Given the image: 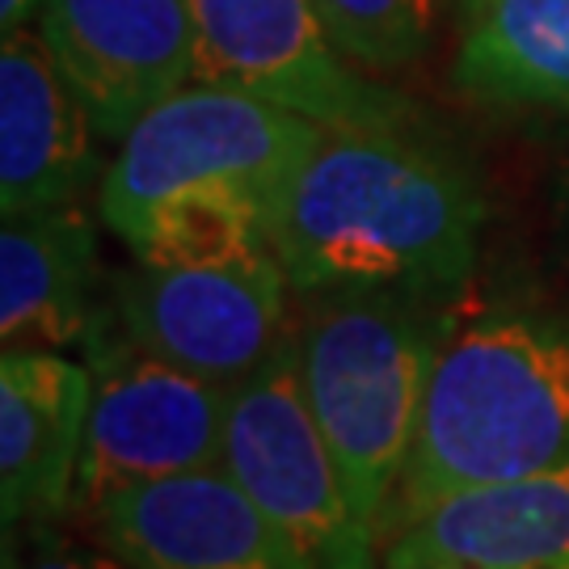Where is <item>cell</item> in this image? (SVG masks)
Returning <instances> with one entry per match:
<instances>
[{
  "label": "cell",
  "instance_id": "obj_20",
  "mask_svg": "<svg viewBox=\"0 0 569 569\" xmlns=\"http://www.w3.org/2000/svg\"><path fill=\"white\" fill-rule=\"evenodd\" d=\"M39 9H42V0H0V26H4V34L21 30Z\"/></svg>",
  "mask_w": 569,
  "mask_h": 569
},
{
  "label": "cell",
  "instance_id": "obj_4",
  "mask_svg": "<svg viewBox=\"0 0 569 569\" xmlns=\"http://www.w3.org/2000/svg\"><path fill=\"white\" fill-rule=\"evenodd\" d=\"M321 136L326 127L296 110L190 81L119 140V157L102 173L98 211L122 241H131L161 199L203 186L241 190L274 211Z\"/></svg>",
  "mask_w": 569,
  "mask_h": 569
},
{
  "label": "cell",
  "instance_id": "obj_7",
  "mask_svg": "<svg viewBox=\"0 0 569 569\" xmlns=\"http://www.w3.org/2000/svg\"><path fill=\"white\" fill-rule=\"evenodd\" d=\"M194 81L321 127H406V102L355 72L312 0H190Z\"/></svg>",
  "mask_w": 569,
  "mask_h": 569
},
{
  "label": "cell",
  "instance_id": "obj_10",
  "mask_svg": "<svg viewBox=\"0 0 569 569\" xmlns=\"http://www.w3.org/2000/svg\"><path fill=\"white\" fill-rule=\"evenodd\" d=\"M93 519L136 569H312L224 468L122 489Z\"/></svg>",
  "mask_w": 569,
  "mask_h": 569
},
{
  "label": "cell",
  "instance_id": "obj_13",
  "mask_svg": "<svg viewBox=\"0 0 569 569\" xmlns=\"http://www.w3.org/2000/svg\"><path fill=\"white\" fill-rule=\"evenodd\" d=\"M569 566V460L507 486L468 489L392 528L385 569Z\"/></svg>",
  "mask_w": 569,
  "mask_h": 569
},
{
  "label": "cell",
  "instance_id": "obj_16",
  "mask_svg": "<svg viewBox=\"0 0 569 569\" xmlns=\"http://www.w3.org/2000/svg\"><path fill=\"white\" fill-rule=\"evenodd\" d=\"M127 244L143 266H258L274 258L270 211L224 186L161 199Z\"/></svg>",
  "mask_w": 569,
  "mask_h": 569
},
{
  "label": "cell",
  "instance_id": "obj_14",
  "mask_svg": "<svg viewBox=\"0 0 569 569\" xmlns=\"http://www.w3.org/2000/svg\"><path fill=\"white\" fill-rule=\"evenodd\" d=\"M98 232L81 203L13 216L0 232L4 350H72L98 317Z\"/></svg>",
  "mask_w": 569,
  "mask_h": 569
},
{
  "label": "cell",
  "instance_id": "obj_6",
  "mask_svg": "<svg viewBox=\"0 0 569 569\" xmlns=\"http://www.w3.org/2000/svg\"><path fill=\"white\" fill-rule=\"evenodd\" d=\"M220 468L312 569H376L380 540L350 507L338 460L308 409L296 333L232 388Z\"/></svg>",
  "mask_w": 569,
  "mask_h": 569
},
{
  "label": "cell",
  "instance_id": "obj_8",
  "mask_svg": "<svg viewBox=\"0 0 569 569\" xmlns=\"http://www.w3.org/2000/svg\"><path fill=\"white\" fill-rule=\"evenodd\" d=\"M291 279L279 258L258 266H143L110 279L127 333L207 385L237 388L287 346Z\"/></svg>",
  "mask_w": 569,
  "mask_h": 569
},
{
  "label": "cell",
  "instance_id": "obj_1",
  "mask_svg": "<svg viewBox=\"0 0 569 569\" xmlns=\"http://www.w3.org/2000/svg\"><path fill=\"white\" fill-rule=\"evenodd\" d=\"M486 199L465 164L406 127H326L270 211L274 258L300 296H443L477 266Z\"/></svg>",
  "mask_w": 569,
  "mask_h": 569
},
{
  "label": "cell",
  "instance_id": "obj_12",
  "mask_svg": "<svg viewBox=\"0 0 569 569\" xmlns=\"http://www.w3.org/2000/svg\"><path fill=\"white\" fill-rule=\"evenodd\" d=\"M93 401L89 363L63 350H4L0 359V510L4 531L72 507Z\"/></svg>",
  "mask_w": 569,
  "mask_h": 569
},
{
  "label": "cell",
  "instance_id": "obj_3",
  "mask_svg": "<svg viewBox=\"0 0 569 569\" xmlns=\"http://www.w3.org/2000/svg\"><path fill=\"white\" fill-rule=\"evenodd\" d=\"M443 333L435 300L406 291L317 296L296 333L308 409L376 540L392 519Z\"/></svg>",
  "mask_w": 569,
  "mask_h": 569
},
{
  "label": "cell",
  "instance_id": "obj_9",
  "mask_svg": "<svg viewBox=\"0 0 569 569\" xmlns=\"http://www.w3.org/2000/svg\"><path fill=\"white\" fill-rule=\"evenodd\" d=\"M39 34L102 140L194 81L190 0H42Z\"/></svg>",
  "mask_w": 569,
  "mask_h": 569
},
{
  "label": "cell",
  "instance_id": "obj_19",
  "mask_svg": "<svg viewBox=\"0 0 569 569\" xmlns=\"http://www.w3.org/2000/svg\"><path fill=\"white\" fill-rule=\"evenodd\" d=\"M552 228H557V244L569 262V143L566 157H561V169H557V186H552Z\"/></svg>",
  "mask_w": 569,
  "mask_h": 569
},
{
  "label": "cell",
  "instance_id": "obj_2",
  "mask_svg": "<svg viewBox=\"0 0 569 569\" xmlns=\"http://www.w3.org/2000/svg\"><path fill=\"white\" fill-rule=\"evenodd\" d=\"M569 460V312L493 308L443 333L392 528Z\"/></svg>",
  "mask_w": 569,
  "mask_h": 569
},
{
  "label": "cell",
  "instance_id": "obj_18",
  "mask_svg": "<svg viewBox=\"0 0 569 569\" xmlns=\"http://www.w3.org/2000/svg\"><path fill=\"white\" fill-rule=\"evenodd\" d=\"M26 569H136L122 561L114 549H89V545H72V540H47Z\"/></svg>",
  "mask_w": 569,
  "mask_h": 569
},
{
  "label": "cell",
  "instance_id": "obj_15",
  "mask_svg": "<svg viewBox=\"0 0 569 569\" xmlns=\"http://www.w3.org/2000/svg\"><path fill=\"white\" fill-rule=\"evenodd\" d=\"M456 84L486 106L569 110V0H465Z\"/></svg>",
  "mask_w": 569,
  "mask_h": 569
},
{
  "label": "cell",
  "instance_id": "obj_11",
  "mask_svg": "<svg viewBox=\"0 0 569 569\" xmlns=\"http://www.w3.org/2000/svg\"><path fill=\"white\" fill-rule=\"evenodd\" d=\"M98 127L39 30L0 42V211L4 220L81 203L98 178Z\"/></svg>",
  "mask_w": 569,
  "mask_h": 569
},
{
  "label": "cell",
  "instance_id": "obj_21",
  "mask_svg": "<svg viewBox=\"0 0 569 569\" xmlns=\"http://www.w3.org/2000/svg\"><path fill=\"white\" fill-rule=\"evenodd\" d=\"M552 569H569V566H552Z\"/></svg>",
  "mask_w": 569,
  "mask_h": 569
},
{
  "label": "cell",
  "instance_id": "obj_5",
  "mask_svg": "<svg viewBox=\"0 0 569 569\" xmlns=\"http://www.w3.org/2000/svg\"><path fill=\"white\" fill-rule=\"evenodd\" d=\"M81 350L93 371V401L72 507L98 515L122 489L220 468L232 388L207 385L143 350L119 321L110 296Z\"/></svg>",
  "mask_w": 569,
  "mask_h": 569
},
{
  "label": "cell",
  "instance_id": "obj_17",
  "mask_svg": "<svg viewBox=\"0 0 569 569\" xmlns=\"http://www.w3.org/2000/svg\"><path fill=\"white\" fill-rule=\"evenodd\" d=\"M329 39L355 68L397 72L435 42L443 0H312Z\"/></svg>",
  "mask_w": 569,
  "mask_h": 569
}]
</instances>
